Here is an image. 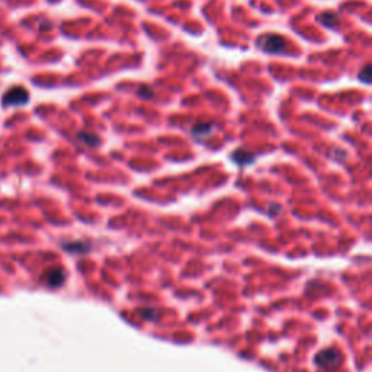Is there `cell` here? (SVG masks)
Segmentation results:
<instances>
[{"label":"cell","mask_w":372,"mask_h":372,"mask_svg":"<svg viewBox=\"0 0 372 372\" xmlns=\"http://www.w3.org/2000/svg\"><path fill=\"white\" fill-rule=\"evenodd\" d=\"M369 73H371V66H365L362 73L359 74V80L363 83H369Z\"/></svg>","instance_id":"cell-10"},{"label":"cell","mask_w":372,"mask_h":372,"mask_svg":"<svg viewBox=\"0 0 372 372\" xmlns=\"http://www.w3.org/2000/svg\"><path fill=\"white\" fill-rule=\"evenodd\" d=\"M233 159L240 163V165H247V163H252L253 162V159H255V156L250 154L247 151H241V150H238L236 151L234 154H233Z\"/></svg>","instance_id":"cell-6"},{"label":"cell","mask_w":372,"mask_h":372,"mask_svg":"<svg viewBox=\"0 0 372 372\" xmlns=\"http://www.w3.org/2000/svg\"><path fill=\"white\" fill-rule=\"evenodd\" d=\"M79 138H80V141H83L84 144H87V145L99 144V138H98L96 135L89 134V133H80V134H79Z\"/></svg>","instance_id":"cell-8"},{"label":"cell","mask_w":372,"mask_h":372,"mask_svg":"<svg viewBox=\"0 0 372 372\" xmlns=\"http://www.w3.org/2000/svg\"><path fill=\"white\" fill-rule=\"evenodd\" d=\"M63 281H64V273H63V270H60V269H54V270H51L48 273V276H47V282H48L50 287H60L63 284Z\"/></svg>","instance_id":"cell-4"},{"label":"cell","mask_w":372,"mask_h":372,"mask_svg":"<svg viewBox=\"0 0 372 372\" xmlns=\"http://www.w3.org/2000/svg\"><path fill=\"white\" fill-rule=\"evenodd\" d=\"M339 361V353L334 349H327L319 353V356L316 358V363L320 366H334Z\"/></svg>","instance_id":"cell-3"},{"label":"cell","mask_w":372,"mask_h":372,"mask_svg":"<svg viewBox=\"0 0 372 372\" xmlns=\"http://www.w3.org/2000/svg\"><path fill=\"white\" fill-rule=\"evenodd\" d=\"M260 47L262 50L265 52H269V54H278V52H282L285 48H287V41L282 35H278V34H269V35H265L260 41Z\"/></svg>","instance_id":"cell-1"},{"label":"cell","mask_w":372,"mask_h":372,"mask_svg":"<svg viewBox=\"0 0 372 372\" xmlns=\"http://www.w3.org/2000/svg\"><path fill=\"white\" fill-rule=\"evenodd\" d=\"M28 101H29V93L22 86L12 87L2 98V104L5 106H19V105H25Z\"/></svg>","instance_id":"cell-2"},{"label":"cell","mask_w":372,"mask_h":372,"mask_svg":"<svg viewBox=\"0 0 372 372\" xmlns=\"http://www.w3.org/2000/svg\"><path fill=\"white\" fill-rule=\"evenodd\" d=\"M137 95H138L141 99H151V98H153V90H151L150 87H147V86H141V87L138 89Z\"/></svg>","instance_id":"cell-9"},{"label":"cell","mask_w":372,"mask_h":372,"mask_svg":"<svg viewBox=\"0 0 372 372\" xmlns=\"http://www.w3.org/2000/svg\"><path fill=\"white\" fill-rule=\"evenodd\" d=\"M320 22L323 25H326V26H329V28H334L336 26V23H337V16L334 15V13H324L323 16L319 18Z\"/></svg>","instance_id":"cell-7"},{"label":"cell","mask_w":372,"mask_h":372,"mask_svg":"<svg viewBox=\"0 0 372 372\" xmlns=\"http://www.w3.org/2000/svg\"><path fill=\"white\" fill-rule=\"evenodd\" d=\"M211 131H212V125L207 124V122H199V124L192 127V134L197 135V137L208 135Z\"/></svg>","instance_id":"cell-5"}]
</instances>
